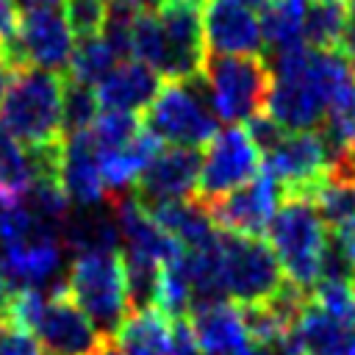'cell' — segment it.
I'll return each instance as SVG.
<instances>
[{"mask_svg": "<svg viewBox=\"0 0 355 355\" xmlns=\"http://www.w3.org/2000/svg\"><path fill=\"white\" fill-rule=\"evenodd\" d=\"M0 122L25 147H47L64 139V75L36 67L14 69L0 103Z\"/></svg>", "mask_w": 355, "mask_h": 355, "instance_id": "6da1fadb", "label": "cell"}, {"mask_svg": "<svg viewBox=\"0 0 355 355\" xmlns=\"http://www.w3.org/2000/svg\"><path fill=\"white\" fill-rule=\"evenodd\" d=\"M327 236V225L305 197H283L266 225V241L277 255L286 280L308 291L319 280Z\"/></svg>", "mask_w": 355, "mask_h": 355, "instance_id": "7a4b0ae2", "label": "cell"}, {"mask_svg": "<svg viewBox=\"0 0 355 355\" xmlns=\"http://www.w3.org/2000/svg\"><path fill=\"white\" fill-rule=\"evenodd\" d=\"M141 116V125L161 144L200 150L219 133L202 72L191 80H166Z\"/></svg>", "mask_w": 355, "mask_h": 355, "instance_id": "3957f363", "label": "cell"}, {"mask_svg": "<svg viewBox=\"0 0 355 355\" xmlns=\"http://www.w3.org/2000/svg\"><path fill=\"white\" fill-rule=\"evenodd\" d=\"M64 286L100 336L114 338L122 322L130 316L128 280L119 252L75 255Z\"/></svg>", "mask_w": 355, "mask_h": 355, "instance_id": "277c9868", "label": "cell"}, {"mask_svg": "<svg viewBox=\"0 0 355 355\" xmlns=\"http://www.w3.org/2000/svg\"><path fill=\"white\" fill-rule=\"evenodd\" d=\"M202 80L216 119L239 125L266 111L272 72L261 55H205Z\"/></svg>", "mask_w": 355, "mask_h": 355, "instance_id": "5b68a950", "label": "cell"}, {"mask_svg": "<svg viewBox=\"0 0 355 355\" xmlns=\"http://www.w3.org/2000/svg\"><path fill=\"white\" fill-rule=\"evenodd\" d=\"M219 255L225 297L239 308H252L272 300L286 283L277 255L261 236L219 230Z\"/></svg>", "mask_w": 355, "mask_h": 355, "instance_id": "8992f818", "label": "cell"}, {"mask_svg": "<svg viewBox=\"0 0 355 355\" xmlns=\"http://www.w3.org/2000/svg\"><path fill=\"white\" fill-rule=\"evenodd\" d=\"M75 42L78 39L64 17V6L31 8L19 14L17 36L0 47V58L8 61L11 69L36 67V69L64 75L69 67Z\"/></svg>", "mask_w": 355, "mask_h": 355, "instance_id": "52a82bcc", "label": "cell"}, {"mask_svg": "<svg viewBox=\"0 0 355 355\" xmlns=\"http://www.w3.org/2000/svg\"><path fill=\"white\" fill-rule=\"evenodd\" d=\"M263 155L250 139V133L241 125H227L222 128L202 153V166H200V180H197V200L211 202L252 178L261 175L263 169Z\"/></svg>", "mask_w": 355, "mask_h": 355, "instance_id": "ba28073f", "label": "cell"}, {"mask_svg": "<svg viewBox=\"0 0 355 355\" xmlns=\"http://www.w3.org/2000/svg\"><path fill=\"white\" fill-rule=\"evenodd\" d=\"M0 258L14 288L53 291L64 286L55 280L64 261V241L58 227L33 219L22 233L0 241Z\"/></svg>", "mask_w": 355, "mask_h": 355, "instance_id": "9c48e42d", "label": "cell"}, {"mask_svg": "<svg viewBox=\"0 0 355 355\" xmlns=\"http://www.w3.org/2000/svg\"><path fill=\"white\" fill-rule=\"evenodd\" d=\"M263 172L272 175L283 197H311L330 175V155L319 130L286 133L283 141L263 155Z\"/></svg>", "mask_w": 355, "mask_h": 355, "instance_id": "30bf717a", "label": "cell"}, {"mask_svg": "<svg viewBox=\"0 0 355 355\" xmlns=\"http://www.w3.org/2000/svg\"><path fill=\"white\" fill-rule=\"evenodd\" d=\"M202 153L194 147H175L161 144L158 153L150 158L139 180L133 183V197L141 208H155L161 202L189 200L197 194Z\"/></svg>", "mask_w": 355, "mask_h": 355, "instance_id": "8fae6325", "label": "cell"}, {"mask_svg": "<svg viewBox=\"0 0 355 355\" xmlns=\"http://www.w3.org/2000/svg\"><path fill=\"white\" fill-rule=\"evenodd\" d=\"M158 22L164 33V64L161 78L191 80L205 64V39L197 3H164L158 8Z\"/></svg>", "mask_w": 355, "mask_h": 355, "instance_id": "7c38bea8", "label": "cell"}, {"mask_svg": "<svg viewBox=\"0 0 355 355\" xmlns=\"http://www.w3.org/2000/svg\"><path fill=\"white\" fill-rule=\"evenodd\" d=\"M280 200H283V191L277 180L261 169V175L252 178L250 183L202 205L208 208L219 230L241 233V236H261L266 233V225L275 216Z\"/></svg>", "mask_w": 355, "mask_h": 355, "instance_id": "4fadbf2b", "label": "cell"}, {"mask_svg": "<svg viewBox=\"0 0 355 355\" xmlns=\"http://www.w3.org/2000/svg\"><path fill=\"white\" fill-rule=\"evenodd\" d=\"M33 336L39 338L44 355H89L103 338L89 316L69 297L67 286L47 291Z\"/></svg>", "mask_w": 355, "mask_h": 355, "instance_id": "5bb4252c", "label": "cell"}, {"mask_svg": "<svg viewBox=\"0 0 355 355\" xmlns=\"http://www.w3.org/2000/svg\"><path fill=\"white\" fill-rule=\"evenodd\" d=\"M200 22L205 53L211 55H261L263 33L255 11L239 0H202Z\"/></svg>", "mask_w": 355, "mask_h": 355, "instance_id": "9a60e30c", "label": "cell"}, {"mask_svg": "<svg viewBox=\"0 0 355 355\" xmlns=\"http://www.w3.org/2000/svg\"><path fill=\"white\" fill-rule=\"evenodd\" d=\"M58 183L69 197L72 208H97L108 205L105 183L100 175L97 150L92 144L89 130L67 133L61 141V161H58Z\"/></svg>", "mask_w": 355, "mask_h": 355, "instance_id": "2e32d148", "label": "cell"}, {"mask_svg": "<svg viewBox=\"0 0 355 355\" xmlns=\"http://www.w3.org/2000/svg\"><path fill=\"white\" fill-rule=\"evenodd\" d=\"M161 86H164V78L155 69H150L136 58H128V61H119L94 86V94H97L100 111H122V114L141 116L155 100V94L161 92Z\"/></svg>", "mask_w": 355, "mask_h": 355, "instance_id": "e0dca14e", "label": "cell"}, {"mask_svg": "<svg viewBox=\"0 0 355 355\" xmlns=\"http://www.w3.org/2000/svg\"><path fill=\"white\" fill-rule=\"evenodd\" d=\"M189 324L194 330V338L202 352L208 355H239L244 347H250V336L244 327L241 308L230 300H219L202 308H194L189 316Z\"/></svg>", "mask_w": 355, "mask_h": 355, "instance_id": "ac0fdd59", "label": "cell"}, {"mask_svg": "<svg viewBox=\"0 0 355 355\" xmlns=\"http://www.w3.org/2000/svg\"><path fill=\"white\" fill-rule=\"evenodd\" d=\"M180 247H200L216 239L219 227L214 225L208 208L197 200H175V202H161L155 208H144Z\"/></svg>", "mask_w": 355, "mask_h": 355, "instance_id": "d6986e66", "label": "cell"}, {"mask_svg": "<svg viewBox=\"0 0 355 355\" xmlns=\"http://www.w3.org/2000/svg\"><path fill=\"white\" fill-rule=\"evenodd\" d=\"M305 8L308 0H272L261 11L263 47L272 53L305 44Z\"/></svg>", "mask_w": 355, "mask_h": 355, "instance_id": "ffe728a7", "label": "cell"}, {"mask_svg": "<svg viewBox=\"0 0 355 355\" xmlns=\"http://www.w3.org/2000/svg\"><path fill=\"white\" fill-rule=\"evenodd\" d=\"M347 28L344 0H308L305 8V44L313 50H338Z\"/></svg>", "mask_w": 355, "mask_h": 355, "instance_id": "44dd1931", "label": "cell"}, {"mask_svg": "<svg viewBox=\"0 0 355 355\" xmlns=\"http://www.w3.org/2000/svg\"><path fill=\"white\" fill-rule=\"evenodd\" d=\"M114 67H116V53L111 50L105 36L97 33V36H86L75 42V50H72V58L64 75L86 86H97Z\"/></svg>", "mask_w": 355, "mask_h": 355, "instance_id": "7402d4cb", "label": "cell"}, {"mask_svg": "<svg viewBox=\"0 0 355 355\" xmlns=\"http://www.w3.org/2000/svg\"><path fill=\"white\" fill-rule=\"evenodd\" d=\"M36 180V166L28 147L0 122V191L19 197Z\"/></svg>", "mask_w": 355, "mask_h": 355, "instance_id": "603a6c76", "label": "cell"}, {"mask_svg": "<svg viewBox=\"0 0 355 355\" xmlns=\"http://www.w3.org/2000/svg\"><path fill=\"white\" fill-rule=\"evenodd\" d=\"M316 208V214L322 216V222L327 225V230H338L341 225L355 219V183L341 180L327 175L313 194L308 197Z\"/></svg>", "mask_w": 355, "mask_h": 355, "instance_id": "cb8c5ba5", "label": "cell"}, {"mask_svg": "<svg viewBox=\"0 0 355 355\" xmlns=\"http://www.w3.org/2000/svg\"><path fill=\"white\" fill-rule=\"evenodd\" d=\"M141 128H144L141 116H136V114L100 111L89 128V136H92V144L97 153H111V150L128 147L141 133Z\"/></svg>", "mask_w": 355, "mask_h": 355, "instance_id": "d4e9b609", "label": "cell"}, {"mask_svg": "<svg viewBox=\"0 0 355 355\" xmlns=\"http://www.w3.org/2000/svg\"><path fill=\"white\" fill-rule=\"evenodd\" d=\"M97 114H100V103H97L94 86H86L64 75V136L89 130Z\"/></svg>", "mask_w": 355, "mask_h": 355, "instance_id": "484cf974", "label": "cell"}, {"mask_svg": "<svg viewBox=\"0 0 355 355\" xmlns=\"http://www.w3.org/2000/svg\"><path fill=\"white\" fill-rule=\"evenodd\" d=\"M311 302L327 313L330 319L355 327V294H352V283H341V280H316V286L311 288Z\"/></svg>", "mask_w": 355, "mask_h": 355, "instance_id": "4316f807", "label": "cell"}, {"mask_svg": "<svg viewBox=\"0 0 355 355\" xmlns=\"http://www.w3.org/2000/svg\"><path fill=\"white\" fill-rule=\"evenodd\" d=\"M64 17L75 39L97 36L105 25V0H64Z\"/></svg>", "mask_w": 355, "mask_h": 355, "instance_id": "83f0119b", "label": "cell"}, {"mask_svg": "<svg viewBox=\"0 0 355 355\" xmlns=\"http://www.w3.org/2000/svg\"><path fill=\"white\" fill-rule=\"evenodd\" d=\"M0 355H44V349L31 330L0 322Z\"/></svg>", "mask_w": 355, "mask_h": 355, "instance_id": "f1b7e54d", "label": "cell"}, {"mask_svg": "<svg viewBox=\"0 0 355 355\" xmlns=\"http://www.w3.org/2000/svg\"><path fill=\"white\" fill-rule=\"evenodd\" d=\"M244 130L250 133V139L255 141V147L261 150V155L272 153V150L283 141V136H286V130H283L266 111H261V114H255L252 119H247V122H244Z\"/></svg>", "mask_w": 355, "mask_h": 355, "instance_id": "f546056e", "label": "cell"}, {"mask_svg": "<svg viewBox=\"0 0 355 355\" xmlns=\"http://www.w3.org/2000/svg\"><path fill=\"white\" fill-rule=\"evenodd\" d=\"M19 28V6L14 0H0V47L17 36Z\"/></svg>", "mask_w": 355, "mask_h": 355, "instance_id": "4dcf8cb0", "label": "cell"}, {"mask_svg": "<svg viewBox=\"0 0 355 355\" xmlns=\"http://www.w3.org/2000/svg\"><path fill=\"white\" fill-rule=\"evenodd\" d=\"M330 175L355 183V141H352V144H349V147L330 164Z\"/></svg>", "mask_w": 355, "mask_h": 355, "instance_id": "1f68e13d", "label": "cell"}, {"mask_svg": "<svg viewBox=\"0 0 355 355\" xmlns=\"http://www.w3.org/2000/svg\"><path fill=\"white\" fill-rule=\"evenodd\" d=\"M336 239H338V244L344 247V252L349 255V261L355 263V219L352 222H347V225H341L338 230H330Z\"/></svg>", "mask_w": 355, "mask_h": 355, "instance_id": "d6a6232c", "label": "cell"}, {"mask_svg": "<svg viewBox=\"0 0 355 355\" xmlns=\"http://www.w3.org/2000/svg\"><path fill=\"white\" fill-rule=\"evenodd\" d=\"M89 355H122V349H119L116 338H108V336H103V338H100V344H97V347H94Z\"/></svg>", "mask_w": 355, "mask_h": 355, "instance_id": "836d02e7", "label": "cell"}, {"mask_svg": "<svg viewBox=\"0 0 355 355\" xmlns=\"http://www.w3.org/2000/svg\"><path fill=\"white\" fill-rule=\"evenodd\" d=\"M11 78H14V69L8 67V61L0 58V103H3L6 92H8V86H11Z\"/></svg>", "mask_w": 355, "mask_h": 355, "instance_id": "e575fe53", "label": "cell"}, {"mask_svg": "<svg viewBox=\"0 0 355 355\" xmlns=\"http://www.w3.org/2000/svg\"><path fill=\"white\" fill-rule=\"evenodd\" d=\"M324 355H355V333H349L338 347H333V349H327Z\"/></svg>", "mask_w": 355, "mask_h": 355, "instance_id": "d590c367", "label": "cell"}, {"mask_svg": "<svg viewBox=\"0 0 355 355\" xmlns=\"http://www.w3.org/2000/svg\"><path fill=\"white\" fill-rule=\"evenodd\" d=\"M19 8L31 11V8H53V6H61L64 0H14Z\"/></svg>", "mask_w": 355, "mask_h": 355, "instance_id": "8d00e7d4", "label": "cell"}, {"mask_svg": "<svg viewBox=\"0 0 355 355\" xmlns=\"http://www.w3.org/2000/svg\"><path fill=\"white\" fill-rule=\"evenodd\" d=\"M239 355H277L272 347H263V344H250V347H244Z\"/></svg>", "mask_w": 355, "mask_h": 355, "instance_id": "74e56055", "label": "cell"}, {"mask_svg": "<svg viewBox=\"0 0 355 355\" xmlns=\"http://www.w3.org/2000/svg\"><path fill=\"white\" fill-rule=\"evenodd\" d=\"M239 3H241V6H247L250 11H263V8H266L272 0H239Z\"/></svg>", "mask_w": 355, "mask_h": 355, "instance_id": "f35d334b", "label": "cell"}, {"mask_svg": "<svg viewBox=\"0 0 355 355\" xmlns=\"http://www.w3.org/2000/svg\"><path fill=\"white\" fill-rule=\"evenodd\" d=\"M11 200H14L11 194H6V191H0V214H3V208H6V205H8Z\"/></svg>", "mask_w": 355, "mask_h": 355, "instance_id": "ab89813d", "label": "cell"}, {"mask_svg": "<svg viewBox=\"0 0 355 355\" xmlns=\"http://www.w3.org/2000/svg\"><path fill=\"white\" fill-rule=\"evenodd\" d=\"M352 294H355V280H352Z\"/></svg>", "mask_w": 355, "mask_h": 355, "instance_id": "60d3db41", "label": "cell"}, {"mask_svg": "<svg viewBox=\"0 0 355 355\" xmlns=\"http://www.w3.org/2000/svg\"><path fill=\"white\" fill-rule=\"evenodd\" d=\"M352 64H355V55H352Z\"/></svg>", "mask_w": 355, "mask_h": 355, "instance_id": "b9f144b4", "label": "cell"}]
</instances>
